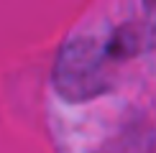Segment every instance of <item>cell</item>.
<instances>
[{"mask_svg": "<svg viewBox=\"0 0 156 153\" xmlns=\"http://www.w3.org/2000/svg\"><path fill=\"white\" fill-rule=\"evenodd\" d=\"M54 87L69 102H84L108 92L105 49H100L92 38L67 41L54 64Z\"/></svg>", "mask_w": 156, "mask_h": 153, "instance_id": "cell-1", "label": "cell"}]
</instances>
